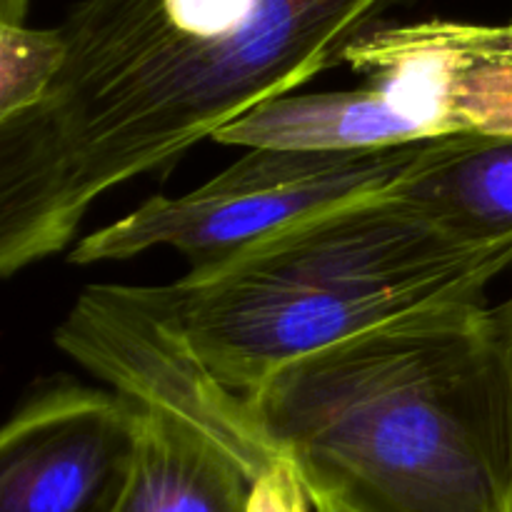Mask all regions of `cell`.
Here are the masks:
<instances>
[{
	"label": "cell",
	"instance_id": "obj_12",
	"mask_svg": "<svg viewBox=\"0 0 512 512\" xmlns=\"http://www.w3.org/2000/svg\"><path fill=\"white\" fill-rule=\"evenodd\" d=\"M28 13V0H0V23L23 25Z\"/></svg>",
	"mask_w": 512,
	"mask_h": 512
},
{
	"label": "cell",
	"instance_id": "obj_11",
	"mask_svg": "<svg viewBox=\"0 0 512 512\" xmlns=\"http://www.w3.org/2000/svg\"><path fill=\"white\" fill-rule=\"evenodd\" d=\"M495 310V318H498L500 333H503V343H505V353H508V363H510V375H512V300L503 303L500 308Z\"/></svg>",
	"mask_w": 512,
	"mask_h": 512
},
{
	"label": "cell",
	"instance_id": "obj_2",
	"mask_svg": "<svg viewBox=\"0 0 512 512\" xmlns=\"http://www.w3.org/2000/svg\"><path fill=\"white\" fill-rule=\"evenodd\" d=\"M243 398L315 512H512V375L485 300L290 360Z\"/></svg>",
	"mask_w": 512,
	"mask_h": 512
},
{
	"label": "cell",
	"instance_id": "obj_8",
	"mask_svg": "<svg viewBox=\"0 0 512 512\" xmlns=\"http://www.w3.org/2000/svg\"><path fill=\"white\" fill-rule=\"evenodd\" d=\"M390 193L453 238L512 245V135H448Z\"/></svg>",
	"mask_w": 512,
	"mask_h": 512
},
{
	"label": "cell",
	"instance_id": "obj_10",
	"mask_svg": "<svg viewBox=\"0 0 512 512\" xmlns=\"http://www.w3.org/2000/svg\"><path fill=\"white\" fill-rule=\"evenodd\" d=\"M245 512H315L290 458H280L250 485Z\"/></svg>",
	"mask_w": 512,
	"mask_h": 512
},
{
	"label": "cell",
	"instance_id": "obj_13",
	"mask_svg": "<svg viewBox=\"0 0 512 512\" xmlns=\"http://www.w3.org/2000/svg\"><path fill=\"white\" fill-rule=\"evenodd\" d=\"M510 25H512V23H510Z\"/></svg>",
	"mask_w": 512,
	"mask_h": 512
},
{
	"label": "cell",
	"instance_id": "obj_6",
	"mask_svg": "<svg viewBox=\"0 0 512 512\" xmlns=\"http://www.w3.org/2000/svg\"><path fill=\"white\" fill-rule=\"evenodd\" d=\"M130 395L53 380L0 433V512H113L140 433Z\"/></svg>",
	"mask_w": 512,
	"mask_h": 512
},
{
	"label": "cell",
	"instance_id": "obj_1",
	"mask_svg": "<svg viewBox=\"0 0 512 512\" xmlns=\"http://www.w3.org/2000/svg\"><path fill=\"white\" fill-rule=\"evenodd\" d=\"M395 0H78L35 108L0 120V273L68 248L108 190L168 173L250 110L345 63Z\"/></svg>",
	"mask_w": 512,
	"mask_h": 512
},
{
	"label": "cell",
	"instance_id": "obj_5",
	"mask_svg": "<svg viewBox=\"0 0 512 512\" xmlns=\"http://www.w3.org/2000/svg\"><path fill=\"white\" fill-rule=\"evenodd\" d=\"M440 138L378 148H250L198 190L155 195L125 218L85 235L70 250L75 265L128 260L168 245L190 270L225 263L265 235L365 195L385 193Z\"/></svg>",
	"mask_w": 512,
	"mask_h": 512
},
{
	"label": "cell",
	"instance_id": "obj_9",
	"mask_svg": "<svg viewBox=\"0 0 512 512\" xmlns=\"http://www.w3.org/2000/svg\"><path fill=\"white\" fill-rule=\"evenodd\" d=\"M65 60V40L55 28L0 23V120L35 108L48 95Z\"/></svg>",
	"mask_w": 512,
	"mask_h": 512
},
{
	"label": "cell",
	"instance_id": "obj_7",
	"mask_svg": "<svg viewBox=\"0 0 512 512\" xmlns=\"http://www.w3.org/2000/svg\"><path fill=\"white\" fill-rule=\"evenodd\" d=\"M128 485L113 512H245L253 478L188 420L140 405Z\"/></svg>",
	"mask_w": 512,
	"mask_h": 512
},
{
	"label": "cell",
	"instance_id": "obj_4",
	"mask_svg": "<svg viewBox=\"0 0 512 512\" xmlns=\"http://www.w3.org/2000/svg\"><path fill=\"white\" fill-rule=\"evenodd\" d=\"M353 90L285 95L218 130L243 148H378L448 135H512V25H375L345 50Z\"/></svg>",
	"mask_w": 512,
	"mask_h": 512
},
{
	"label": "cell",
	"instance_id": "obj_3",
	"mask_svg": "<svg viewBox=\"0 0 512 512\" xmlns=\"http://www.w3.org/2000/svg\"><path fill=\"white\" fill-rule=\"evenodd\" d=\"M508 265L512 245L463 243L385 190L133 293L215 380L245 395L290 360L395 318L483 300Z\"/></svg>",
	"mask_w": 512,
	"mask_h": 512
}]
</instances>
